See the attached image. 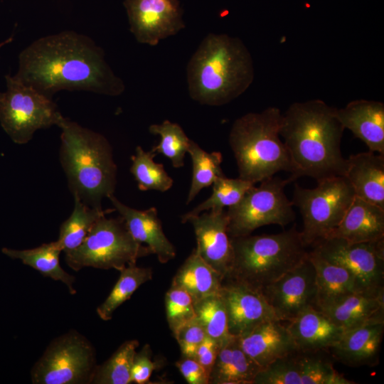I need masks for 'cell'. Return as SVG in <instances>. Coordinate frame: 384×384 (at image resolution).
<instances>
[{
    "label": "cell",
    "instance_id": "42",
    "mask_svg": "<svg viewBox=\"0 0 384 384\" xmlns=\"http://www.w3.org/2000/svg\"><path fill=\"white\" fill-rule=\"evenodd\" d=\"M176 366L188 383L209 384V374L193 358L182 356Z\"/></svg>",
    "mask_w": 384,
    "mask_h": 384
},
{
    "label": "cell",
    "instance_id": "27",
    "mask_svg": "<svg viewBox=\"0 0 384 384\" xmlns=\"http://www.w3.org/2000/svg\"><path fill=\"white\" fill-rule=\"evenodd\" d=\"M222 282L221 276L194 249L177 271L171 284L186 290L195 303L220 294Z\"/></svg>",
    "mask_w": 384,
    "mask_h": 384
},
{
    "label": "cell",
    "instance_id": "32",
    "mask_svg": "<svg viewBox=\"0 0 384 384\" xmlns=\"http://www.w3.org/2000/svg\"><path fill=\"white\" fill-rule=\"evenodd\" d=\"M156 155L151 151H145L142 146H137L135 154L131 156L130 172L140 191L166 192L173 186L174 180L167 174L164 166L154 161Z\"/></svg>",
    "mask_w": 384,
    "mask_h": 384
},
{
    "label": "cell",
    "instance_id": "23",
    "mask_svg": "<svg viewBox=\"0 0 384 384\" xmlns=\"http://www.w3.org/2000/svg\"><path fill=\"white\" fill-rule=\"evenodd\" d=\"M314 306L346 331L371 322L384 321V292L353 293Z\"/></svg>",
    "mask_w": 384,
    "mask_h": 384
},
{
    "label": "cell",
    "instance_id": "5",
    "mask_svg": "<svg viewBox=\"0 0 384 384\" xmlns=\"http://www.w3.org/2000/svg\"><path fill=\"white\" fill-rule=\"evenodd\" d=\"M282 113L276 107L238 118L229 134L239 178L254 184L277 172L291 173L288 151L280 138Z\"/></svg>",
    "mask_w": 384,
    "mask_h": 384
},
{
    "label": "cell",
    "instance_id": "18",
    "mask_svg": "<svg viewBox=\"0 0 384 384\" xmlns=\"http://www.w3.org/2000/svg\"><path fill=\"white\" fill-rule=\"evenodd\" d=\"M237 337L244 352L261 368L278 358L298 353L286 325L278 319L260 324Z\"/></svg>",
    "mask_w": 384,
    "mask_h": 384
},
{
    "label": "cell",
    "instance_id": "36",
    "mask_svg": "<svg viewBox=\"0 0 384 384\" xmlns=\"http://www.w3.org/2000/svg\"><path fill=\"white\" fill-rule=\"evenodd\" d=\"M149 131L151 134L159 135V144L151 149L156 155L161 154L168 158L174 168L184 165V157L191 142L182 127L175 122L165 120L161 124L150 125Z\"/></svg>",
    "mask_w": 384,
    "mask_h": 384
},
{
    "label": "cell",
    "instance_id": "30",
    "mask_svg": "<svg viewBox=\"0 0 384 384\" xmlns=\"http://www.w3.org/2000/svg\"><path fill=\"white\" fill-rule=\"evenodd\" d=\"M118 280L110 294L97 309V313L103 321L110 320L114 311L130 299L133 293L143 284L152 279L150 267H141L132 263L119 270Z\"/></svg>",
    "mask_w": 384,
    "mask_h": 384
},
{
    "label": "cell",
    "instance_id": "33",
    "mask_svg": "<svg viewBox=\"0 0 384 384\" xmlns=\"http://www.w3.org/2000/svg\"><path fill=\"white\" fill-rule=\"evenodd\" d=\"M255 184L240 178H230L225 175L217 178L213 186L210 196L193 210L181 216V222L186 218L204 211H220L225 207L237 204L247 191Z\"/></svg>",
    "mask_w": 384,
    "mask_h": 384
},
{
    "label": "cell",
    "instance_id": "11",
    "mask_svg": "<svg viewBox=\"0 0 384 384\" xmlns=\"http://www.w3.org/2000/svg\"><path fill=\"white\" fill-rule=\"evenodd\" d=\"M90 341L75 331L56 338L31 370L35 384L91 383L96 368Z\"/></svg>",
    "mask_w": 384,
    "mask_h": 384
},
{
    "label": "cell",
    "instance_id": "3",
    "mask_svg": "<svg viewBox=\"0 0 384 384\" xmlns=\"http://www.w3.org/2000/svg\"><path fill=\"white\" fill-rule=\"evenodd\" d=\"M186 77L193 100L209 106L223 105L252 84L255 77L252 58L239 38L210 33L191 56Z\"/></svg>",
    "mask_w": 384,
    "mask_h": 384
},
{
    "label": "cell",
    "instance_id": "15",
    "mask_svg": "<svg viewBox=\"0 0 384 384\" xmlns=\"http://www.w3.org/2000/svg\"><path fill=\"white\" fill-rule=\"evenodd\" d=\"M181 223L192 225L196 239V253L221 276L223 281L231 270L233 260L226 210L205 211L190 216Z\"/></svg>",
    "mask_w": 384,
    "mask_h": 384
},
{
    "label": "cell",
    "instance_id": "37",
    "mask_svg": "<svg viewBox=\"0 0 384 384\" xmlns=\"http://www.w3.org/2000/svg\"><path fill=\"white\" fill-rule=\"evenodd\" d=\"M302 384H353L338 373L333 365L310 353H297Z\"/></svg>",
    "mask_w": 384,
    "mask_h": 384
},
{
    "label": "cell",
    "instance_id": "28",
    "mask_svg": "<svg viewBox=\"0 0 384 384\" xmlns=\"http://www.w3.org/2000/svg\"><path fill=\"white\" fill-rule=\"evenodd\" d=\"M2 252L12 259H18L24 265L31 267L45 277L64 283L70 294L76 292L73 287L75 277L66 272L60 266L59 256L62 251L57 241L44 243L26 250H14L4 247Z\"/></svg>",
    "mask_w": 384,
    "mask_h": 384
},
{
    "label": "cell",
    "instance_id": "41",
    "mask_svg": "<svg viewBox=\"0 0 384 384\" xmlns=\"http://www.w3.org/2000/svg\"><path fill=\"white\" fill-rule=\"evenodd\" d=\"M158 363L151 359V350L146 344L136 352L131 369V381L137 384L149 383L153 371L156 368Z\"/></svg>",
    "mask_w": 384,
    "mask_h": 384
},
{
    "label": "cell",
    "instance_id": "34",
    "mask_svg": "<svg viewBox=\"0 0 384 384\" xmlns=\"http://www.w3.org/2000/svg\"><path fill=\"white\" fill-rule=\"evenodd\" d=\"M138 346L137 340L124 342L108 360L101 366H96L91 383H132L131 369Z\"/></svg>",
    "mask_w": 384,
    "mask_h": 384
},
{
    "label": "cell",
    "instance_id": "2",
    "mask_svg": "<svg viewBox=\"0 0 384 384\" xmlns=\"http://www.w3.org/2000/svg\"><path fill=\"white\" fill-rule=\"evenodd\" d=\"M336 107L319 99L292 103L284 113L280 137L288 151L292 181L309 176L317 182L344 175L341 143L344 127Z\"/></svg>",
    "mask_w": 384,
    "mask_h": 384
},
{
    "label": "cell",
    "instance_id": "20",
    "mask_svg": "<svg viewBox=\"0 0 384 384\" xmlns=\"http://www.w3.org/2000/svg\"><path fill=\"white\" fill-rule=\"evenodd\" d=\"M344 129H349L369 151L384 155V104L379 101L356 100L336 109Z\"/></svg>",
    "mask_w": 384,
    "mask_h": 384
},
{
    "label": "cell",
    "instance_id": "40",
    "mask_svg": "<svg viewBox=\"0 0 384 384\" xmlns=\"http://www.w3.org/2000/svg\"><path fill=\"white\" fill-rule=\"evenodd\" d=\"M173 334L182 356L191 358H193L198 347L207 336L196 317L180 326Z\"/></svg>",
    "mask_w": 384,
    "mask_h": 384
},
{
    "label": "cell",
    "instance_id": "4",
    "mask_svg": "<svg viewBox=\"0 0 384 384\" xmlns=\"http://www.w3.org/2000/svg\"><path fill=\"white\" fill-rule=\"evenodd\" d=\"M60 161L73 197L86 205L102 209V201L114 194L117 167L107 138L63 117Z\"/></svg>",
    "mask_w": 384,
    "mask_h": 384
},
{
    "label": "cell",
    "instance_id": "7",
    "mask_svg": "<svg viewBox=\"0 0 384 384\" xmlns=\"http://www.w3.org/2000/svg\"><path fill=\"white\" fill-rule=\"evenodd\" d=\"M65 260L73 270L84 267L120 270L152 254L128 230L123 218L101 217L78 247L65 252Z\"/></svg>",
    "mask_w": 384,
    "mask_h": 384
},
{
    "label": "cell",
    "instance_id": "19",
    "mask_svg": "<svg viewBox=\"0 0 384 384\" xmlns=\"http://www.w3.org/2000/svg\"><path fill=\"white\" fill-rule=\"evenodd\" d=\"M287 322L286 327L300 353L328 351L346 331L314 306Z\"/></svg>",
    "mask_w": 384,
    "mask_h": 384
},
{
    "label": "cell",
    "instance_id": "12",
    "mask_svg": "<svg viewBox=\"0 0 384 384\" xmlns=\"http://www.w3.org/2000/svg\"><path fill=\"white\" fill-rule=\"evenodd\" d=\"M312 246V252L346 268L362 292H384V240L353 242L327 238Z\"/></svg>",
    "mask_w": 384,
    "mask_h": 384
},
{
    "label": "cell",
    "instance_id": "39",
    "mask_svg": "<svg viewBox=\"0 0 384 384\" xmlns=\"http://www.w3.org/2000/svg\"><path fill=\"white\" fill-rule=\"evenodd\" d=\"M297 353L278 358L262 368L252 384H302Z\"/></svg>",
    "mask_w": 384,
    "mask_h": 384
},
{
    "label": "cell",
    "instance_id": "44",
    "mask_svg": "<svg viewBox=\"0 0 384 384\" xmlns=\"http://www.w3.org/2000/svg\"><path fill=\"white\" fill-rule=\"evenodd\" d=\"M12 41H13V36H11L9 38L6 39L4 41L0 43V48L4 45L11 43ZM1 95V92H0V96Z\"/></svg>",
    "mask_w": 384,
    "mask_h": 384
},
{
    "label": "cell",
    "instance_id": "13",
    "mask_svg": "<svg viewBox=\"0 0 384 384\" xmlns=\"http://www.w3.org/2000/svg\"><path fill=\"white\" fill-rule=\"evenodd\" d=\"M261 293L282 321H289L305 309L315 306L316 273L309 255L265 287Z\"/></svg>",
    "mask_w": 384,
    "mask_h": 384
},
{
    "label": "cell",
    "instance_id": "31",
    "mask_svg": "<svg viewBox=\"0 0 384 384\" xmlns=\"http://www.w3.org/2000/svg\"><path fill=\"white\" fill-rule=\"evenodd\" d=\"M187 153L192 162L191 183L186 201L188 205L203 188L212 186L217 178L225 174L221 168L223 156L220 151L207 152L191 140Z\"/></svg>",
    "mask_w": 384,
    "mask_h": 384
},
{
    "label": "cell",
    "instance_id": "21",
    "mask_svg": "<svg viewBox=\"0 0 384 384\" xmlns=\"http://www.w3.org/2000/svg\"><path fill=\"white\" fill-rule=\"evenodd\" d=\"M384 332V321L371 322L346 330L329 348L338 361L358 367L378 363Z\"/></svg>",
    "mask_w": 384,
    "mask_h": 384
},
{
    "label": "cell",
    "instance_id": "38",
    "mask_svg": "<svg viewBox=\"0 0 384 384\" xmlns=\"http://www.w3.org/2000/svg\"><path fill=\"white\" fill-rule=\"evenodd\" d=\"M164 301L167 322L173 334L196 318L194 302L183 289L171 284L165 294Z\"/></svg>",
    "mask_w": 384,
    "mask_h": 384
},
{
    "label": "cell",
    "instance_id": "14",
    "mask_svg": "<svg viewBox=\"0 0 384 384\" xmlns=\"http://www.w3.org/2000/svg\"><path fill=\"white\" fill-rule=\"evenodd\" d=\"M129 29L140 43L154 46L185 28L179 0H124Z\"/></svg>",
    "mask_w": 384,
    "mask_h": 384
},
{
    "label": "cell",
    "instance_id": "8",
    "mask_svg": "<svg viewBox=\"0 0 384 384\" xmlns=\"http://www.w3.org/2000/svg\"><path fill=\"white\" fill-rule=\"evenodd\" d=\"M354 197L351 184L343 176L319 181L314 188L296 183L292 202L303 219L304 242L312 246L326 238L337 228Z\"/></svg>",
    "mask_w": 384,
    "mask_h": 384
},
{
    "label": "cell",
    "instance_id": "6",
    "mask_svg": "<svg viewBox=\"0 0 384 384\" xmlns=\"http://www.w3.org/2000/svg\"><path fill=\"white\" fill-rule=\"evenodd\" d=\"M233 260L224 279L261 291L309 255L301 232L293 228L277 234L231 238ZM223 279V280H224Z\"/></svg>",
    "mask_w": 384,
    "mask_h": 384
},
{
    "label": "cell",
    "instance_id": "17",
    "mask_svg": "<svg viewBox=\"0 0 384 384\" xmlns=\"http://www.w3.org/2000/svg\"><path fill=\"white\" fill-rule=\"evenodd\" d=\"M108 198L134 239L146 245L161 263H166L176 257V248L163 231L156 208L140 210L124 204L114 194Z\"/></svg>",
    "mask_w": 384,
    "mask_h": 384
},
{
    "label": "cell",
    "instance_id": "35",
    "mask_svg": "<svg viewBox=\"0 0 384 384\" xmlns=\"http://www.w3.org/2000/svg\"><path fill=\"white\" fill-rule=\"evenodd\" d=\"M194 307L196 317L206 335L220 346L233 336L229 332L228 313L220 294L195 302Z\"/></svg>",
    "mask_w": 384,
    "mask_h": 384
},
{
    "label": "cell",
    "instance_id": "9",
    "mask_svg": "<svg viewBox=\"0 0 384 384\" xmlns=\"http://www.w3.org/2000/svg\"><path fill=\"white\" fill-rule=\"evenodd\" d=\"M6 90L0 96V124L11 140L28 143L34 133L57 125L63 117L56 104L14 76H5Z\"/></svg>",
    "mask_w": 384,
    "mask_h": 384
},
{
    "label": "cell",
    "instance_id": "16",
    "mask_svg": "<svg viewBox=\"0 0 384 384\" xmlns=\"http://www.w3.org/2000/svg\"><path fill=\"white\" fill-rule=\"evenodd\" d=\"M220 295L226 307L232 336H240L260 324L278 319L263 294L245 284L224 279Z\"/></svg>",
    "mask_w": 384,
    "mask_h": 384
},
{
    "label": "cell",
    "instance_id": "10",
    "mask_svg": "<svg viewBox=\"0 0 384 384\" xmlns=\"http://www.w3.org/2000/svg\"><path fill=\"white\" fill-rule=\"evenodd\" d=\"M292 181L272 176L250 188L241 200L228 208V232L230 238L250 235L267 225L284 227L295 218L293 203L288 199L285 186Z\"/></svg>",
    "mask_w": 384,
    "mask_h": 384
},
{
    "label": "cell",
    "instance_id": "29",
    "mask_svg": "<svg viewBox=\"0 0 384 384\" xmlns=\"http://www.w3.org/2000/svg\"><path fill=\"white\" fill-rule=\"evenodd\" d=\"M74 209L60 225L59 236L56 240L63 252L78 247L85 239L95 223L102 216L114 209H98L92 208L78 197H74Z\"/></svg>",
    "mask_w": 384,
    "mask_h": 384
},
{
    "label": "cell",
    "instance_id": "43",
    "mask_svg": "<svg viewBox=\"0 0 384 384\" xmlns=\"http://www.w3.org/2000/svg\"><path fill=\"white\" fill-rule=\"evenodd\" d=\"M220 345L212 338L206 336L200 346L198 347L193 358L210 374L217 356L218 354Z\"/></svg>",
    "mask_w": 384,
    "mask_h": 384
},
{
    "label": "cell",
    "instance_id": "25",
    "mask_svg": "<svg viewBox=\"0 0 384 384\" xmlns=\"http://www.w3.org/2000/svg\"><path fill=\"white\" fill-rule=\"evenodd\" d=\"M260 369L244 352L238 338L233 336L220 348L209 384H252Z\"/></svg>",
    "mask_w": 384,
    "mask_h": 384
},
{
    "label": "cell",
    "instance_id": "26",
    "mask_svg": "<svg viewBox=\"0 0 384 384\" xmlns=\"http://www.w3.org/2000/svg\"><path fill=\"white\" fill-rule=\"evenodd\" d=\"M316 273L315 306L336 301L348 294L362 292L353 275L344 267L309 251Z\"/></svg>",
    "mask_w": 384,
    "mask_h": 384
},
{
    "label": "cell",
    "instance_id": "24",
    "mask_svg": "<svg viewBox=\"0 0 384 384\" xmlns=\"http://www.w3.org/2000/svg\"><path fill=\"white\" fill-rule=\"evenodd\" d=\"M327 238L353 242L384 240V209L355 196L337 228Z\"/></svg>",
    "mask_w": 384,
    "mask_h": 384
},
{
    "label": "cell",
    "instance_id": "22",
    "mask_svg": "<svg viewBox=\"0 0 384 384\" xmlns=\"http://www.w3.org/2000/svg\"><path fill=\"white\" fill-rule=\"evenodd\" d=\"M343 176L355 196L384 209V155L368 151L346 159Z\"/></svg>",
    "mask_w": 384,
    "mask_h": 384
},
{
    "label": "cell",
    "instance_id": "1",
    "mask_svg": "<svg viewBox=\"0 0 384 384\" xmlns=\"http://www.w3.org/2000/svg\"><path fill=\"white\" fill-rule=\"evenodd\" d=\"M14 76L50 98L63 90L117 96L125 88L107 63L103 50L90 37L73 31L31 43L19 54Z\"/></svg>",
    "mask_w": 384,
    "mask_h": 384
}]
</instances>
